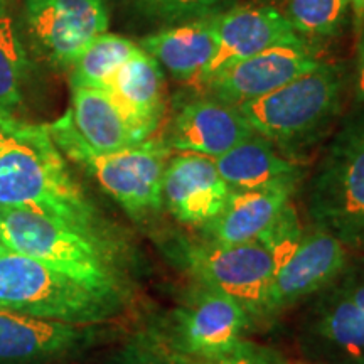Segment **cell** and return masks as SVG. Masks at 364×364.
<instances>
[{
    "label": "cell",
    "instance_id": "6da1fadb",
    "mask_svg": "<svg viewBox=\"0 0 364 364\" xmlns=\"http://www.w3.org/2000/svg\"><path fill=\"white\" fill-rule=\"evenodd\" d=\"M0 208L29 209L105 240L97 208L71 176L48 125L19 124L0 149Z\"/></svg>",
    "mask_w": 364,
    "mask_h": 364
},
{
    "label": "cell",
    "instance_id": "7a4b0ae2",
    "mask_svg": "<svg viewBox=\"0 0 364 364\" xmlns=\"http://www.w3.org/2000/svg\"><path fill=\"white\" fill-rule=\"evenodd\" d=\"M349 88V68L324 59L312 71L238 108L255 134L285 157L302 162L334 129Z\"/></svg>",
    "mask_w": 364,
    "mask_h": 364
},
{
    "label": "cell",
    "instance_id": "3957f363",
    "mask_svg": "<svg viewBox=\"0 0 364 364\" xmlns=\"http://www.w3.org/2000/svg\"><path fill=\"white\" fill-rule=\"evenodd\" d=\"M304 215L364 257V105H353L332 130L304 186Z\"/></svg>",
    "mask_w": 364,
    "mask_h": 364
},
{
    "label": "cell",
    "instance_id": "277c9868",
    "mask_svg": "<svg viewBox=\"0 0 364 364\" xmlns=\"http://www.w3.org/2000/svg\"><path fill=\"white\" fill-rule=\"evenodd\" d=\"M257 241L272 258L273 275L265 316L297 306L332 284L351 253L326 231L304 225L290 201Z\"/></svg>",
    "mask_w": 364,
    "mask_h": 364
},
{
    "label": "cell",
    "instance_id": "5b68a950",
    "mask_svg": "<svg viewBox=\"0 0 364 364\" xmlns=\"http://www.w3.org/2000/svg\"><path fill=\"white\" fill-rule=\"evenodd\" d=\"M0 243L105 297L120 300V279L107 240L29 209L0 208Z\"/></svg>",
    "mask_w": 364,
    "mask_h": 364
},
{
    "label": "cell",
    "instance_id": "8992f818",
    "mask_svg": "<svg viewBox=\"0 0 364 364\" xmlns=\"http://www.w3.org/2000/svg\"><path fill=\"white\" fill-rule=\"evenodd\" d=\"M56 147L88 172L100 188L134 220L156 215L164 206L162 179L172 150L162 139H149L134 147L100 152L81 140L63 113L48 125Z\"/></svg>",
    "mask_w": 364,
    "mask_h": 364
},
{
    "label": "cell",
    "instance_id": "52a82bcc",
    "mask_svg": "<svg viewBox=\"0 0 364 364\" xmlns=\"http://www.w3.org/2000/svg\"><path fill=\"white\" fill-rule=\"evenodd\" d=\"M118 302L0 243V309L93 326L110 318Z\"/></svg>",
    "mask_w": 364,
    "mask_h": 364
},
{
    "label": "cell",
    "instance_id": "ba28073f",
    "mask_svg": "<svg viewBox=\"0 0 364 364\" xmlns=\"http://www.w3.org/2000/svg\"><path fill=\"white\" fill-rule=\"evenodd\" d=\"M181 257L199 284L236 300L250 317L265 316L273 267L260 241L218 245L203 240L186 243Z\"/></svg>",
    "mask_w": 364,
    "mask_h": 364
},
{
    "label": "cell",
    "instance_id": "9c48e42d",
    "mask_svg": "<svg viewBox=\"0 0 364 364\" xmlns=\"http://www.w3.org/2000/svg\"><path fill=\"white\" fill-rule=\"evenodd\" d=\"M21 22L31 51L66 70L91 41L108 33L110 14L105 0H24Z\"/></svg>",
    "mask_w": 364,
    "mask_h": 364
},
{
    "label": "cell",
    "instance_id": "30bf717a",
    "mask_svg": "<svg viewBox=\"0 0 364 364\" xmlns=\"http://www.w3.org/2000/svg\"><path fill=\"white\" fill-rule=\"evenodd\" d=\"M250 314L236 300L201 285L174 316L171 348L198 363L218 361L243 346Z\"/></svg>",
    "mask_w": 364,
    "mask_h": 364
},
{
    "label": "cell",
    "instance_id": "8fae6325",
    "mask_svg": "<svg viewBox=\"0 0 364 364\" xmlns=\"http://www.w3.org/2000/svg\"><path fill=\"white\" fill-rule=\"evenodd\" d=\"M318 46L299 39L282 43L228 66L201 90L233 107L255 102L312 71L322 59Z\"/></svg>",
    "mask_w": 364,
    "mask_h": 364
},
{
    "label": "cell",
    "instance_id": "7c38bea8",
    "mask_svg": "<svg viewBox=\"0 0 364 364\" xmlns=\"http://www.w3.org/2000/svg\"><path fill=\"white\" fill-rule=\"evenodd\" d=\"M299 344L314 364H364V312L332 282L307 299Z\"/></svg>",
    "mask_w": 364,
    "mask_h": 364
},
{
    "label": "cell",
    "instance_id": "4fadbf2b",
    "mask_svg": "<svg viewBox=\"0 0 364 364\" xmlns=\"http://www.w3.org/2000/svg\"><path fill=\"white\" fill-rule=\"evenodd\" d=\"M253 134L238 107L206 93L177 108L162 140L172 152L218 159Z\"/></svg>",
    "mask_w": 364,
    "mask_h": 364
},
{
    "label": "cell",
    "instance_id": "5bb4252c",
    "mask_svg": "<svg viewBox=\"0 0 364 364\" xmlns=\"http://www.w3.org/2000/svg\"><path fill=\"white\" fill-rule=\"evenodd\" d=\"M294 33L282 12L272 4H240L216 17V53L194 86L201 88L228 66L258 54L272 46L294 43Z\"/></svg>",
    "mask_w": 364,
    "mask_h": 364
},
{
    "label": "cell",
    "instance_id": "9a60e30c",
    "mask_svg": "<svg viewBox=\"0 0 364 364\" xmlns=\"http://www.w3.org/2000/svg\"><path fill=\"white\" fill-rule=\"evenodd\" d=\"M230 194L215 159L188 152L171 156L164 171L162 203L182 225H209L226 206Z\"/></svg>",
    "mask_w": 364,
    "mask_h": 364
},
{
    "label": "cell",
    "instance_id": "2e32d148",
    "mask_svg": "<svg viewBox=\"0 0 364 364\" xmlns=\"http://www.w3.org/2000/svg\"><path fill=\"white\" fill-rule=\"evenodd\" d=\"M93 338L90 326L0 309V364H39L66 356Z\"/></svg>",
    "mask_w": 364,
    "mask_h": 364
},
{
    "label": "cell",
    "instance_id": "e0dca14e",
    "mask_svg": "<svg viewBox=\"0 0 364 364\" xmlns=\"http://www.w3.org/2000/svg\"><path fill=\"white\" fill-rule=\"evenodd\" d=\"M218 12L154 31L139 46L176 81L194 86L216 53Z\"/></svg>",
    "mask_w": 364,
    "mask_h": 364
},
{
    "label": "cell",
    "instance_id": "ac0fdd59",
    "mask_svg": "<svg viewBox=\"0 0 364 364\" xmlns=\"http://www.w3.org/2000/svg\"><path fill=\"white\" fill-rule=\"evenodd\" d=\"M299 186L297 182H285L262 189L231 191L220 215L201 228L204 241L218 245L255 241L292 201Z\"/></svg>",
    "mask_w": 364,
    "mask_h": 364
},
{
    "label": "cell",
    "instance_id": "d6986e66",
    "mask_svg": "<svg viewBox=\"0 0 364 364\" xmlns=\"http://www.w3.org/2000/svg\"><path fill=\"white\" fill-rule=\"evenodd\" d=\"M107 93L144 139H152L166 113V83L161 65L140 48L108 85Z\"/></svg>",
    "mask_w": 364,
    "mask_h": 364
},
{
    "label": "cell",
    "instance_id": "ffe728a7",
    "mask_svg": "<svg viewBox=\"0 0 364 364\" xmlns=\"http://www.w3.org/2000/svg\"><path fill=\"white\" fill-rule=\"evenodd\" d=\"M215 164L231 191L262 189L285 182L300 184L306 177L302 162L285 157L258 134L215 159Z\"/></svg>",
    "mask_w": 364,
    "mask_h": 364
},
{
    "label": "cell",
    "instance_id": "44dd1931",
    "mask_svg": "<svg viewBox=\"0 0 364 364\" xmlns=\"http://www.w3.org/2000/svg\"><path fill=\"white\" fill-rule=\"evenodd\" d=\"M85 144L100 152H112L145 142L105 90L71 88V105L65 112Z\"/></svg>",
    "mask_w": 364,
    "mask_h": 364
},
{
    "label": "cell",
    "instance_id": "7402d4cb",
    "mask_svg": "<svg viewBox=\"0 0 364 364\" xmlns=\"http://www.w3.org/2000/svg\"><path fill=\"white\" fill-rule=\"evenodd\" d=\"M140 51V46L120 34L103 33L86 46L71 66V88H98L107 91L117 71Z\"/></svg>",
    "mask_w": 364,
    "mask_h": 364
},
{
    "label": "cell",
    "instance_id": "603a6c76",
    "mask_svg": "<svg viewBox=\"0 0 364 364\" xmlns=\"http://www.w3.org/2000/svg\"><path fill=\"white\" fill-rule=\"evenodd\" d=\"M275 7L300 39L317 46L338 38L351 14L349 0H282Z\"/></svg>",
    "mask_w": 364,
    "mask_h": 364
},
{
    "label": "cell",
    "instance_id": "cb8c5ba5",
    "mask_svg": "<svg viewBox=\"0 0 364 364\" xmlns=\"http://www.w3.org/2000/svg\"><path fill=\"white\" fill-rule=\"evenodd\" d=\"M29 73V58L19 31L7 16L0 17V113L14 117L21 108Z\"/></svg>",
    "mask_w": 364,
    "mask_h": 364
},
{
    "label": "cell",
    "instance_id": "d4e9b609",
    "mask_svg": "<svg viewBox=\"0 0 364 364\" xmlns=\"http://www.w3.org/2000/svg\"><path fill=\"white\" fill-rule=\"evenodd\" d=\"M225 0H118L132 19L154 26L156 31L201 19L218 12Z\"/></svg>",
    "mask_w": 364,
    "mask_h": 364
},
{
    "label": "cell",
    "instance_id": "484cf974",
    "mask_svg": "<svg viewBox=\"0 0 364 364\" xmlns=\"http://www.w3.org/2000/svg\"><path fill=\"white\" fill-rule=\"evenodd\" d=\"M120 364H196L171 346L162 343H140L132 346L122 356Z\"/></svg>",
    "mask_w": 364,
    "mask_h": 364
},
{
    "label": "cell",
    "instance_id": "4316f807",
    "mask_svg": "<svg viewBox=\"0 0 364 364\" xmlns=\"http://www.w3.org/2000/svg\"><path fill=\"white\" fill-rule=\"evenodd\" d=\"M334 285L364 312V258H351Z\"/></svg>",
    "mask_w": 364,
    "mask_h": 364
},
{
    "label": "cell",
    "instance_id": "83f0119b",
    "mask_svg": "<svg viewBox=\"0 0 364 364\" xmlns=\"http://www.w3.org/2000/svg\"><path fill=\"white\" fill-rule=\"evenodd\" d=\"M358 49H356V65L351 75V93L353 105H364V24L359 31Z\"/></svg>",
    "mask_w": 364,
    "mask_h": 364
},
{
    "label": "cell",
    "instance_id": "f1b7e54d",
    "mask_svg": "<svg viewBox=\"0 0 364 364\" xmlns=\"http://www.w3.org/2000/svg\"><path fill=\"white\" fill-rule=\"evenodd\" d=\"M196 364H270L268 363V354L260 353V349H252L245 343L238 351H235L230 356L218 359V361H209V363H198Z\"/></svg>",
    "mask_w": 364,
    "mask_h": 364
},
{
    "label": "cell",
    "instance_id": "f546056e",
    "mask_svg": "<svg viewBox=\"0 0 364 364\" xmlns=\"http://www.w3.org/2000/svg\"><path fill=\"white\" fill-rule=\"evenodd\" d=\"M21 122L16 120V117L6 115V113H0V149L2 145L11 139V135L16 132Z\"/></svg>",
    "mask_w": 364,
    "mask_h": 364
},
{
    "label": "cell",
    "instance_id": "4dcf8cb0",
    "mask_svg": "<svg viewBox=\"0 0 364 364\" xmlns=\"http://www.w3.org/2000/svg\"><path fill=\"white\" fill-rule=\"evenodd\" d=\"M349 9H351L353 16L354 34L358 36L364 24V0H349Z\"/></svg>",
    "mask_w": 364,
    "mask_h": 364
},
{
    "label": "cell",
    "instance_id": "1f68e13d",
    "mask_svg": "<svg viewBox=\"0 0 364 364\" xmlns=\"http://www.w3.org/2000/svg\"><path fill=\"white\" fill-rule=\"evenodd\" d=\"M14 0H0V17H4L9 11V7L12 6Z\"/></svg>",
    "mask_w": 364,
    "mask_h": 364
},
{
    "label": "cell",
    "instance_id": "d6a6232c",
    "mask_svg": "<svg viewBox=\"0 0 364 364\" xmlns=\"http://www.w3.org/2000/svg\"><path fill=\"white\" fill-rule=\"evenodd\" d=\"M268 363H270V364H287V363L279 361V359H275L272 356V354H268Z\"/></svg>",
    "mask_w": 364,
    "mask_h": 364
}]
</instances>
